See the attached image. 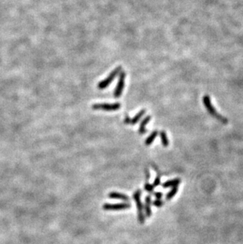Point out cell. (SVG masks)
I'll return each instance as SVG.
<instances>
[{
    "instance_id": "cell-3",
    "label": "cell",
    "mask_w": 243,
    "mask_h": 244,
    "mask_svg": "<svg viewBox=\"0 0 243 244\" xmlns=\"http://www.w3.org/2000/svg\"><path fill=\"white\" fill-rule=\"evenodd\" d=\"M121 71H122L121 66H118V67H117L116 69L114 70V71L111 73L110 75H108V77H107V78L101 81V82L98 84L99 89H105L107 86H109V85L111 84V82H113L114 79L118 76V74H119Z\"/></svg>"
},
{
    "instance_id": "cell-7",
    "label": "cell",
    "mask_w": 243,
    "mask_h": 244,
    "mask_svg": "<svg viewBox=\"0 0 243 244\" xmlns=\"http://www.w3.org/2000/svg\"><path fill=\"white\" fill-rule=\"evenodd\" d=\"M145 110L144 109L141 110V111H140V112L132 119H130L128 115H127V116L125 117V119H124V123H126V124H132V125L136 124L137 122L140 121V119L142 118V116L145 115Z\"/></svg>"
},
{
    "instance_id": "cell-16",
    "label": "cell",
    "mask_w": 243,
    "mask_h": 244,
    "mask_svg": "<svg viewBox=\"0 0 243 244\" xmlns=\"http://www.w3.org/2000/svg\"><path fill=\"white\" fill-rule=\"evenodd\" d=\"M161 184V177L159 175H157V176L156 177V179H155L154 180V183H153V186L154 187H158V186H159Z\"/></svg>"
},
{
    "instance_id": "cell-4",
    "label": "cell",
    "mask_w": 243,
    "mask_h": 244,
    "mask_svg": "<svg viewBox=\"0 0 243 244\" xmlns=\"http://www.w3.org/2000/svg\"><path fill=\"white\" fill-rule=\"evenodd\" d=\"M125 78H126V73L124 71H121L119 73V78H118V84L114 91V97L115 98H118L122 96V91H123L124 86H125Z\"/></svg>"
},
{
    "instance_id": "cell-1",
    "label": "cell",
    "mask_w": 243,
    "mask_h": 244,
    "mask_svg": "<svg viewBox=\"0 0 243 244\" xmlns=\"http://www.w3.org/2000/svg\"><path fill=\"white\" fill-rule=\"evenodd\" d=\"M203 102L204 103V106L206 107L207 110L209 111V113L212 115L213 117L216 118L217 119L220 120V122H222L223 123H228V119L225 117H224L223 115H220V114L217 112L216 110L215 109L213 106H212V103H211V98L209 96L205 95L204 97H203Z\"/></svg>"
},
{
    "instance_id": "cell-2",
    "label": "cell",
    "mask_w": 243,
    "mask_h": 244,
    "mask_svg": "<svg viewBox=\"0 0 243 244\" xmlns=\"http://www.w3.org/2000/svg\"><path fill=\"white\" fill-rule=\"evenodd\" d=\"M141 190H137L136 191L134 192V194H133V198L135 200V202H136L137 209L138 221H139L140 224H144L145 221V216L143 213V205H142V203H141Z\"/></svg>"
},
{
    "instance_id": "cell-8",
    "label": "cell",
    "mask_w": 243,
    "mask_h": 244,
    "mask_svg": "<svg viewBox=\"0 0 243 244\" xmlns=\"http://www.w3.org/2000/svg\"><path fill=\"white\" fill-rule=\"evenodd\" d=\"M108 197L112 199H120L124 202H129L130 201V197L127 195L124 194L118 193V192H111L108 194Z\"/></svg>"
},
{
    "instance_id": "cell-12",
    "label": "cell",
    "mask_w": 243,
    "mask_h": 244,
    "mask_svg": "<svg viewBox=\"0 0 243 244\" xmlns=\"http://www.w3.org/2000/svg\"><path fill=\"white\" fill-rule=\"evenodd\" d=\"M158 135H159V132H158L157 130H154L153 132H152L151 135H150L148 137V138H146V140H145V144L148 146H150V145L155 141V139H156V138L157 137Z\"/></svg>"
},
{
    "instance_id": "cell-9",
    "label": "cell",
    "mask_w": 243,
    "mask_h": 244,
    "mask_svg": "<svg viewBox=\"0 0 243 244\" xmlns=\"http://www.w3.org/2000/svg\"><path fill=\"white\" fill-rule=\"evenodd\" d=\"M145 216L146 217H150L153 214V212L151 210V196H147L145 199Z\"/></svg>"
},
{
    "instance_id": "cell-19",
    "label": "cell",
    "mask_w": 243,
    "mask_h": 244,
    "mask_svg": "<svg viewBox=\"0 0 243 244\" xmlns=\"http://www.w3.org/2000/svg\"><path fill=\"white\" fill-rule=\"evenodd\" d=\"M145 174H147V175H146V176H147L146 179H147V182H148V179H150V173H149V171H148V168L145 169Z\"/></svg>"
},
{
    "instance_id": "cell-11",
    "label": "cell",
    "mask_w": 243,
    "mask_h": 244,
    "mask_svg": "<svg viewBox=\"0 0 243 244\" xmlns=\"http://www.w3.org/2000/svg\"><path fill=\"white\" fill-rule=\"evenodd\" d=\"M181 183V179H171V180H168L167 182L163 183L162 184V187L163 188H169V187H175V186H178Z\"/></svg>"
},
{
    "instance_id": "cell-10",
    "label": "cell",
    "mask_w": 243,
    "mask_h": 244,
    "mask_svg": "<svg viewBox=\"0 0 243 244\" xmlns=\"http://www.w3.org/2000/svg\"><path fill=\"white\" fill-rule=\"evenodd\" d=\"M150 119H151V116L150 115H148V116L145 117L142 122L140 124V127H139V134L140 135H145V133H146L147 130H146V125L149 123Z\"/></svg>"
},
{
    "instance_id": "cell-6",
    "label": "cell",
    "mask_w": 243,
    "mask_h": 244,
    "mask_svg": "<svg viewBox=\"0 0 243 244\" xmlns=\"http://www.w3.org/2000/svg\"><path fill=\"white\" fill-rule=\"evenodd\" d=\"M131 205L128 202H124V203H118V204H109L106 203L103 205V208L104 210H123L130 209Z\"/></svg>"
},
{
    "instance_id": "cell-17",
    "label": "cell",
    "mask_w": 243,
    "mask_h": 244,
    "mask_svg": "<svg viewBox=\"0 0 243 244\" xmlns=\"http://www.w3.org/2000/svg\"><path fill=\"white\" fill-rule=\"evenodd\" d=\"M163 205V202L161 200V199H156V200H155L154 202H153V205L157 207V208H159V207H161Z\"/></svg>"
},
{
    "instance_id": "cell-14",
    "label": "cell",
    "mask_w": 243,
    "mask_h": 244,
    "mask_svg": "<svg viewBox=\"0 0 243 244\" xmlns=\"http://www.w3.org/2000/svg\"><path fill=\"white\" fill-rule=\"evenodd\" d=\"M178 191V186L173 187L172 188H171V190H170V191L168 193V194H167L166 200H168V201L171 200V199H172V198H174V196H175V194H177Z\"/></svg>"
},
{
    "instance_id": "cell-18",
    "label": "cell",
    "mask_w": 243,
    "mask_h": 244,
    "mask_svg": "<svg viewBox=\"0 0 243 244\" xmlns=\"http://www.w3.org/2000/svg\"><path fill=\"white\" fill-rule=\"evenodd\" d=\"M163 193L162 192H156V193L154 194V196L156 197V199H161L162 198V197H163Z\"/></svg>"
},
{
    "instance_id": "cell-5",
    "label": "cell",
    "mask_w": 243,
    "mask_h": 244,
    "mask_svg": "<svg viewBox=\"0 0 243 244\" xmlns=\"http://www.w3.org/2000/svg\"><path fill=\"white\" fill-rule=\"evenodd\" d=\"M121 108L119 103H96L92 105L93 110H104V111H116Z\"/></svg>"
},
{
    "instance_id": "cell-15",
    "label": "cell",
    "mask_w": 243,
    "mask_h": 244,
    "mask_svg": "<svg viewBox=\"0 0 243 244\" xmlns=\"http://www.w3.org/2000/svg\"><path fill=\"white\" fill-rule=\"evenodd\" d=\"M154 188H155V187H153V184L148 183V182H147L145 184V190H146V191L149 192V193H152V192H153V190H154Z\"/></svg>"
},
{
    "instance_id": "cell-13",
    "label": "cell",
    "mask_w": 243,
    "mask_h": 244,
    "mask_svg": "<svg viewBox=\"0 0 243 244\" xmlns=\"http://www.w3.org/2000/svg\"><path fill=\"white\" fill-rule=\"evenodd\" d=\"M159 135H160L161 142H162V145H163V147H168V146H169V141H168L167 133L165 132V131L162 130L159 132Z\"/></svg>"
}]
</instances>
